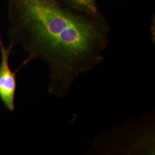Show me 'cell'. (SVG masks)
I'll list each match as a JSON object with an SVG mask.
<instances>
[{"instance_id": "obj_1", "label": "cell", "mask_w": 155, "mask_h": 155, "mask_svg": "<svg viewBox=\"0 0 155 155\" xmlns=\"http://www.w3.org/2000/svg\"><path fill=\"white\" fill-rule=\"evenodd\" d=\"M9 46L50 69L48 92L65 97L81 75L104 61L110 27L100 12L81 11L61 0H8Z\"/></svg>"}, {"instance_id": "obj_2", "label": "cell", "mask_w": 155, "mask_h": 155, "mask_svg": "<svg viewBox=\"0 0 155 155\" xmlns=\"http://www.w3.org/2000/svg\"><path fill=\"white\" fill-rule=\"evenodd\" d=\"M155 113L150 111L95 136L87 155H152L155 153Z\"/></svg>"}, {"instance_id": "obj_3", "label": "cell", "mask_w": 155, "mask_h": 155, "mask_svg": "<svg viewBox=\"0 0 155 155\" xmlns=\"http://www.w3.org/2000/svg\"><path fill=\"white\" fill-rule=\"evenodd\" d=\"M12 48L9 45L8 48L4 46L0 32V100L6 108L11 111L15 110L17 72L29 63L27 59L25 60L15 72H13L9 64V58Z\"/></svg>"}, {"instance_id": "obj_4", "label": "cell", "mask_w": 155, "mask_h": 155, "mask_svg": "<svg viewBox=\"0 0 155 155\" xmlns=\"http://www.w3.org/2000/svg\"><path fill=\"white\" fill-rule=\"evenodd\" d=\"M67 5L81 11L90 13H99L96 0H61Z\"/></svg>"}]
</instances>
